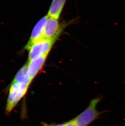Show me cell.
Returning <instances> with one entry per match:
<instances>
[{
	"mask_svg": "<svg viewBox=\"0 0 125 126\" xmlns=\"http://www.w3.org/2000/svg\"><path fill=\"white\" fill-rule=\"evenodd\" d=\"M101 97L92 99L88 107L83 111L74 118L77 126H88L98 119L100 115L104 112H100L97 110V105L101 100Z\"/></svg>",
	"mask_w": 125,
	"mask_h": 126,
	"instance_id": "6da1fadb",
	"label": "cell"
},
{
	"mask_svg": "<svg viewBox=\"0 0 125 126\" xmlns=\"http://www.w3.org/2000/svg\"><path fill=\"white\" fill-rule=\"evenodd\" d=\"M29 85L12 81L9 90L6 111L9 113L26 95Z\"/></svg>",
	"mask_w": 125,
	"mask_h": 126,
	"instance_id": "7a4b0ae2",
	"label": "cell"
},
{
	"mask_svg": "<svg viewBox=\"0 0 125 126\" xmlns=\"http://www.w3.org/2000/svg\"><path fill=\"white\" fill-rule=\"evenodd\" d=\"M56 41L43 38L33 43L28 48V61L44 55L49 54Z\"/></svg>",
	"mask_w": 125,
	"mask_h": 126,
	"instance_id": "3957f363",
	"label": "cell"
},
{
	"mask_svg": "<svg viewBox=\"0 0 125 126\" xmlns=\"http://www.w3.org/2000/svg\"><path fill=\"white\" fill-rule=\"evenodd\" d=\"M58 20L49 17L44 30V38L56 41L62 30Z\"/></svg>",
	"mask_w": 125,
	"mask_h": 126,
	"instance_id": "277c9868",
	"label": "cell"
},
{
	"mask_svg": "<svg viewBox=\"0 0 125 126\" xmlns=\"http://www.w3.org/2000/svg\"><path fill=\"white\" fill-rule=\"evenodd\" d=\"M49 17L47 15L39 20L33 28L29 40L25 46V48L27 50L33 43L37 41L44 38V33L45 26Z\"/></svg>",
	"mask_w": 125,
	"mask_h": 126,
	"instance_id": "5b68a950",
	"label": "cell"
},
{
	"mask_svg": "<svg viewBox=\"0 0 125 126\" xmlns=\"http://www.w3.org/2000/svg\"><path fill=\"white\" fill-rule=\"evenodd\" d=\"M48 56V54L44 55L27 62V74L32 81L43 68Z\"/></svg>",
	"mask_w": 125,
	"mask_h": 126,
	"instance_id": "8992f818",
	"label": "cell"
},
{
	"mask_svg": "<svg viewBox=\"0 0 125 126\" xmlns=\"http://www.w3.org/2000/svg\"><path fill=\"white\" fill-rule=\"evenodd\" d=\"M66 0H52L47 15L49 17L59 19Z\"/></svg>",
	"mask_w": 125,
	"mask_h": 126,
	"instance_id": "52a82bcc",
	"label": "cell"
},
{
	"mask_svg": "<svg viewBox=\"0 0 125 126\" xmlns=\"http://www.w3.org/2000/svg\"><path fill=\"white\" fill-rule=\"evenodd\" d=\"M12 81L30 86L32 81L27 74L26 63L23 66L17 73Z\"/></svg>",
	"mask_w": 125,
	"mask_h": 126,
	"instance_id": "ba28073f",
	"label": "cell"
},
{
	"mask_svg": "<svg viewBox=\"0 0 125 126\" xmlns=\"http://www.w3.org/2000/svg\"><path fill=\"white\" fill-rule=\"evenodd\" d=\"M41 124L42 126H66L65 123H62V124H56L54 123H52L51 124H48L47 123L42 122Z\"/></svg>",
	"mask_w": 125,
	"mask_h": 126,
	"instance_id": "9c48e42d",
	"label": "cell"
},
{
	"mask_svg": "<svg viewBox=\"0 0 125 126\" xmlns=\"http://www.w3.org/2000/svg\"><path fill=\"white\" fill-rule=\"evenodd\" d=\"M65 123L66 126H77L75 123V122L74 121V120H73V119L65 122Z\"/></svg>",
	"mask_w": 125,
	"mask_h": 126,
	"instance_id": "30bf717a",
	"label": "cell"
}]
</instances>
